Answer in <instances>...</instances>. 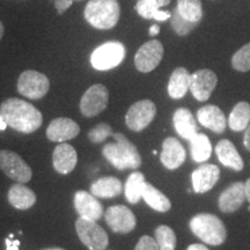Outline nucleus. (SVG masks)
I'll use <instances>...</instances> for the list:
<instances>
[{"instance_id":"nucleus-1","label":"nucleus","mask_w":250,"mask_h":250,"mask_svg":"<svg viewBox=\"0 0 250 250\" xmlns=\"http://www.w3.org/2000/svg\"><path fill=\"white\" fill-rule=\"evenodd\" d=\"M0 116L12 129L22 133H33L43 123L41 111L29 102L11 98L0 104Z\"/></svg>"},{"instance_id":"nucleus-2","label":"nucleus","mask_w":250,"mask_h":250,"mask_svg":"<svg viewBox=\"0 0 250 250\" xmlns=\"http://www.w3.org/2000/svg\"><path fill=\"white\" fill-rule=\"evenodd\" d=\"M112 137L116 142L104 145L102 149L103 156L120 170L139 168L142 165V156L136 146L122 133H114Z\"/></svg>"},{"instance_id":"nucleus-3","label":"nucleus","mask_w":250,"mask_h":250,"mask_svg":"<svg viewBox=\"0 0 250 250\" xmlns=\"http://www.w3.org/2000/svg\"><path fill=\"white\" fill-rule=\"evenodd\" d=\"M83 15L87 22L96 29H111L120 20V4L117 0H89Z\"/></svg>"},{"instance_id":"nucleus-4","label":"nucleus","mask_w":250,"mask_h":250,"mask_svg":"<svg viewBox=\"0 0 250 250\" xmlns=\"http://www.w3.org/2000/svg\"><path fill=\"white\" fill-rule=\"evenodd\" d=\"M190 229L206 245L220 246L227 237V229L217 215L211 213L196 214L190 220Z\"/></svg>"},{"instance_id":"nucleus-5","label":"nucleus","mask_w":250,"mask_h":250,"mask_svg":"<svg viewBox=\"0 0 250 250\" xmlns=\"http://www.w3.org/2000/svg\"><path fill=\"white\" fill-rule=\"evenodd\" d=\"M125 57V46L121 42L111 41L100 45L90 56V62L95 70L108 71L118 66Z\"/></svg>"},{"instance_id":"nucleus-6","label":"nucleus","mask_w":250,"mask_h":250,"mask_svg":"<svg viewBox=\"0 0 250 250\" xmlns=\"http://www.w3.org/2000/svg\"><path fill=\"white\" fill-rule=\"evenodd\" d=\"M76 230L80 241L89 250H104L108 247V234L96 221L79 217Z\"/></svg>"},{"instance_id":"nucleus-7","label":"nucleus","mask_w":250,"mask_h":250,"mask_svg":"<svg viewBox=\"0 0 250 250\" xmlns=\"http://www.w3.org/2000/svg\"><path fill=\"white\" fill-rule=\"evenodd\" d=\"M50 81L45 74L34 70L24 71L18 80V92L30 100L44 98L49 92Z\"/></svg>"},{"instance_id":"nucleus-8","label":"nucleus","mask_w":250,"mask_h":250,"mask_svg":"<svg viewBox=\"0 0 250 250\" xmlns=\"http://www.w3.org/2000/svg\"><path fill=\"white\" fill-rule=\"evenodd\" d=\"M0 169L19 183L29 182L33 177V170L27 162L18 153L8 149H0Z\"/></svg>"},{"instance_id":"nucleus-9","label":"nucleus","mask_w":250,"mask_h":250,"mask_svg":"<svg viewBox=\"0 0 250 250\" xmlns=\"http://www.w3.org/2000/svg\"><path fill=\"white\" fill-rule=\"evenodd\" d=\"M156 107L151 100H142L131 105L126 115L125 123L130 130L140 132L148 126L155 118Z\"/></svg>"},{"instance_id":"nucleus-10","label":"nucleus","mask_w":250,"mask_h":250,"mask_svg":"<svg viewBox=\"0 0 250 250\" xmlns=\"http://www.w3.org/2000/svg\"><path fill=\"white\" fill-rule=\"evenodd\" d=\"M108 88L102 83H95L86 90L80 100V111L83 116L94 117L107 108Z\"/></svg>"},{"instance_id":"nucleus-11","label":"nucleus","mask_w":250,"mask_h":250,"mask_svg":"<svg viewBox=\"0 0 250 250\" xmlns=\"http://www.w3.org/2000/svg\"><path fill=\"white\" fill-rule=\"evenodd\" d=\"M164 45L160 41L151 40L140 46L134 56V65L137 70L143 73H148L158 67L164 57Z\"/></svg>"},{"instance_id":"nucleus-12","label":"nucleus","mask_w":250,"mask_h":250,"mask_svg":"<svg viewBox=\"0 0 250 250\" xmlns=\"http://www.w3.org/2000/svg\"><path fill=\"white\" fill-rule=\"evenodd\" d=\"M105 223L112 232L127 234L136 228L137 219L133 212L124 205L110 206L105 212Z\"/></svg>"},{"instance_id":"nucleus-13","label":"nucleus","mask_w":250,"mask_h":250,"mask_svg":"<svg viewBox=\"0 0 250 250\" xmlns=\"http://www.w3.org/2000/svg\"><path fill=\"white\" fill-rule=\"evenodd\" d=\"M218 83V77L213 71L203 68L191 74L190 92L197 101L205 102L210 99Z\"/></svg>"},{"instance_id":"nucleus-14","label":"nucleus","mask_w":250,"mask_h":250,"mask_svg":"<svg viewBox=\"0 0 250 250\" xmlns=\"http://www.w3.org/2000/svg\"><path fill=\"white\" fill-rule=\"evenodd\" d=\"M247 201L246 183L235 182L221 192L219 196V210L224 213H233L239 210Z\"/></svg>"},{"instance_id":"nucleus-15","label":"nucleus","mask_w":250,"mask_h":250,"mask_svg":"<svg viewBox=\"0 0 250 250\" xmlns=\"http://www.w3.org/2000/svg\"><path fill=\"white\" fill-rule=\"evenodd\" d=\"M80 127L73 120L66 117L56 118L46 129V137L50 142L64 143L71 140L79 134Z\"/></svg>"},{"instance_id":"nucleus-16","label":"nucleus","mask_w":250,"mask_h":250,"mask_svg":"<svg viewBox=\"0 0 250 250\" xmlns=\"http://www.w3.org/2000/svg\"><path fill=\"white\" fill-rule=\"evenodd\" d=\"M220 177V169L218 166L204 164L193 170L191 175L192 188L196 193L210 191Z\"/></svg>"},{"instance_id":"nucleus-17","label":"nucleus","mask_w":250,"mask_h":250,"mask_svg":"<svg viewBox=\"0 0 250 250\" xmlns=\"http://www.w3.org/2000/svg\"><path fill=\"white\" fill-rule=\"evenodd\" d=\"M74 208L79 214V217L89 219V220L98 221L103 214L102 204L92 192L80 190L74 195Z\"/></svg>"},{"instance_id":"nucleus-18","label":"nucleus","mask_w":250,"mask_h":250,"mask_svg":"<svg viewBox=\"0 0 250 250\" xmlns=\"http://www.w3.org/2000/svg\"><path fill=\"white\" fill-rule=\"evenodd\" d=\"M78 162L77 151L73 146L67 143H61L56 146L52 154V165L56 171L66 175L74 170Z\"/></svg>"},{"instance_id":"nucleus-19","label":"nucleus","mask_w":250,"mask_h":250,"mask_svg":"<svg viewBox=\"0 0 250 250\" xmlns=\"http://www.w3.org/2000/svg\"><path fill=\"white\" fill-rule=\"evenodd\" d=\"M186 151L179 140L173 137L165 139L162 143V152L160 155V160L162 165L167 169L175 170L180 168L186 161Z\"/></svg>"},{"instance_id":"nucleus-20","label":"nucleus","mask_w":250,"mask_h":250,"mask_svg":"<svg viewBox=\"0 0 250 250\" xmlns=\"http://www.w3.org/2000/svg\"><path fill=\"white\" fill-rule=\"evenodd\" d=\"M197 120L206 129L215 133L225 132L227 126V120L225 114L217 105H204L197 111Z\"/></svg>"},{"instance_id":"nucleus-21","label":"nucleus","mask_w":250,"mask_h":250,"mask_svg":"<svg viewBox=\"0 0 250 250\" xmlns=\"http://www.w3.org/2000/svg\"><path fill=\"white\" fill-rule=\"evenodd\" d=\"M215 154H217L221 165H224L225 167L230 168L235 171H241L245 167L241 155L237 152L234 144L228 139H221L217 144Z\"/></svg>"},{"instance_id":"nucleus-22","label":"nucleus","mask_w":250,"mask_h":250,"mask_svg":"<svg viewBox=\"0 0 250 250\" xmlns=\"http://www.w3.org/2000/svg\"><path fill=\"white\" fill-rule=\"evenodd\" d=\"M8 203L18 210H28L36 203V195L24 183L13 184L7 193Z\"/></svg>"},{"instance_id":"nucleus-23","label":"nucleus","mask_w":250,"mask_h":250,"mask_svg":"<svg viewBox=\"0 0 250 250\" xmlns=\"http://www.w3.org/2000/svg\"><path fill=\"white\" fill-rule=\"evenodd\" d=\"M173 123L176 132L183 139L190 140L197 134V123L191 111L187 108H180L174 112Z\"/></svg>"},{"instance_id":"nucleus-24","label":"nucleus","mask_w":250,"mask_h":250,"mask_svg":"<svg viewBox=\"0 0 250 250\" xmlns=\"http://www.w3.org/2000/svg\"><path fill=\"white\" fill-rule=\"evenodd\" d=\"M190 83H191V74L188 72L187 68H175L168 83V94L170 98L175 100L184 98L188 90L190 89Z\"/></svg>"},{"instance_id":"nucleus-25","label":"nucleus","mask_w":250,"mask_h":250,"mask_svg":"<svg viewBox=\"0 0 250 250\" xmlns=\"http://www.w3.org/2000/svg\"><path fill=\"white\" fill-rule=\"evenodd\" d=\"M142 197L149 208L158 212L165 213V212H168L171 208L169 198L148 182H145V184H144Z\"/></svg>"},{"instance_id":"nucleus-26","label":"nucleus","mask_w":250,"mask_h":250,"mask_svg":"<svg viewBox=\"0 0 250 250\" xmlns=\"http://www.w3.org/2000/svg\"><path fill=\"white\" fill-rule=\"evenodd\" d=\"M122 182L114 176L101 177L90 186V192L100 198H114L121 195Z\"/></svg>"},{"instance_id":"nucleus-27","label":"nucleus","mask_w":250,"mask_h":250,"mask_svg":"<svg viewBox=\"0 0 250 250\" xmlns=\"http://www.w3.org/2000/svg\"><path fill=\"white\" fill-rule=\"evenodd\" d=\"M190 142V152L192 159L196 162L203 164L208 161L212 154V145L208 137L204 133H197Z\"/></svg>"},{"instance_id":"nucleus-28","label":"nucleus","mask_w":250,"mask_h":250,"mask_svg":"<svg viewBox=\"0 0 250 250\" xmlns=\"http://www.w3.org/2000/svg\"><path fill=\"white\" fill-rule=\"evenodd\" d=\"M250 124V104L248 102H239L230 112L228 125L235 132L245 131Z\"/></svg>"},{"instance_id":"nucleus-29","label":"nucleus","mask_w":250,"mask_h":250,"mask_svg":"<svg viewBox=\"0 0 250 250\" xmlns=\"http://www.w3.org/2000/svg\"><path fill=\"white\" fill-rule=\"evenodd\" d=\"M145 182V176L140 171H134L130 175L124 188L125 198L130 204H137L143 198L142 192Z\"/></svg>"},{"instance_id":"nucleus-30","label":"nucleus","mask_w":250,"mask_h":250,"mask_svg":"<svg viewBox=\"0 0 250 250\" xmlns=\"http://www.w3.org/2000/svg\"><path fill=\"white\" fill-rule=\"evenodd\" d=\"M177 11L190 22L198 23L203 18L201 0H177Z\"/></svg>"},{"instance_id":"nucleus-31","label":"nucleus","mask_w":250,"mask_h":250,"mask_svg":"<svg viewBox=\"0 0 250 250\" xmlns=\"http://www.w3.org/2000/svg\"><path fill=\"white\" fill-rule=\"evenodd\" d=\"M155 240L159 250H175L176 248V234L169 226L160 225L155 229Z\"/></svg>"},{"instance_id":"nucleus-32","label":"nucleus","mask_w":250,"mask_h":250,"mask_svg":"<svg viewBox=\"0 0 250 250\" xmlns=\"http://www.w3.org/2000/svg\"><path fill=\"white\" fill-rule=\"evenodd\" d=\"M232 66L239 72L250 71V43L243 45L233 55Z\"/></svg>"},{"instance_id":"nucleus-33","label":"nucleus","mask_w":250,"mask_h":250,"mask_svg":"<svg viewBox=\"0 0 250 250\" xmlns=\"http://www.w3.org/2000/svg\"><path fill=\"white\" fill-rule=\"evenodd\" d=\"M171 27L175 33L177 34L179 36H187L190 31L195 29V27L197 26L196 22H190L184 19L182 15L180 14V12L176 9H174V12L171 13Z\"/></svg>"},{"instance_id":"nucleus-34","label":"nucleus","mask_w":250,"mask_h":250,"mask_svg":"<svg viewBox=\"0 0 250 250\" xmlns=\"http://www.w3.org/2000/svg\"><path fill=\"white\" fill-rule=\"evenodd\" d=\"M136 11L144 19H155V15L160 11L158 0H138L136 5Z\"/></svg>"},{"instance_id":"nucleus-35","label":"nucleus","mask_w":250,"mask_h":250,"mask_svg":"<svg viewBox=\"0 0 250 250\" xmlns=\"http://www.w3.org/2000/svg\"><path fill=\"white\" fill-rule=\"evenodd\" d=\"M112 129L111 126L107 123H100L94 126L92 130L88 132V138L90 142L95 143V144H100L102 142H104L108 137L112 136Z\"/></svg>"},{"instance_id":"nucleus-36","label":"nucleus","mask_w":250,"mask_h":250,"mask_svg":"<svg viewBox=\"0 0 250 250\" xmlns=\"http://www.w3.org/2000/svg\"><path fill=\"white\" fill-rule=\"evenodd\" d=\"M134 250H159V245L152 236L144 235L139 239Z\"/></svg>"},{"instance_id":"nucleus-37","label":"nucleus","mask_w":250,"mask_h":250,"mask_svg":"<svg viewBox=\"0 0 250 250\" xmlns=\"http://www.w3.org/2000/svg\"><path fill=\"white\" fill-rule=\"evenodd\" d=\"M74 1H83V0H55V6L57 9L58 14H64L67 11L68 7H71V5Z\"/></svg>"},{"instance_id":"nucleus-38","label":"nucleus","mask_w":250,"mask_h":250,"mask_svg":"<svg viewBox=\"0 0 250 250\" xmlns=\"http://www.w3.org/2000/svg\"><path fill=\"white\" fill-rule=\"evenodd\" d=\"M171 18V12L169 11H159L155 15L154 20L156 21H166L168 19Z\"/></svg>"},{"instance_id":"nucleus-39","label":"nucleus","mask_w":250,"mask_h":250,"mask_svg":"<svg viewBox=\"0 0 250 250\" xmlns=\"http://www.w3.org/2000/svg\"><path fill=\"white\" fill-rule=\"evenodd\" d=\"M243 145L247 151L250 152V124L247 126V129L245 130V136H243Z\"/></svg>"},{"instance_id":"nucleus-40","label":"nucleus","mask_w":250,"mask_h":250,"mask_svg":"<svg viewBox=\"0 0 250 250\" xmlns=\"http://www.w3.org/2000/svg\"><path fill=\"white\" fill-rule=\"evenodd\" d=\"M6 246H7V250H19L20 241L19 240L11 241V239H6Z\"/></svg>"},{"instance_id":"nucleus-41","label":"nucleus","mask_w":250,"mask_h":250,"mask_svg":"<svg viewBox=\"0 0 250 250\" xmlns=\"http://www.w3.org/2000/svg\"><path fill=\"white\" fill-rule=\"evenodd\" d=\"M187 250H210V249H208V247L199 245V243H195V245H191V246L188 247Z\"/></svg>"},{"instance_id":"nucleus-42","label":"nucleus","mask_w":250,"mask_h":250,"mask_svg":"<svg viewBox=\"0 0 250 250\" xmlns=\"http://www.w3.org/2000/svg\"><path fill=\"white\" fill-rule=\"evenodd\" d=\"M160 33V27L158 24H153V26L149 28V35L151 36H156Z\"/></svg>"},{"instance_id":"nucleus-43","label":"nucleus","mask_w":250,"mask_h":250,"mask_svg":"<svg viewBox=\"0 0 250 250\" xmlns=\"http://www.w3.org/2000/svg\"><path fill=\"white\" fill-rule=\"evenodd\" d=\"M246 192H247V201L249 202V211H250V179L246 182Z\"/></svg>"},{"instance_id":"nucleus-44","label":"nucleus","mask_w":250,"mask_h":250,"mask_svg":"<svg viewBox=\"0 0 250 250\" xmlns=\"http://www.w3.org/2000/svg\"><path fill=\"white\" fill-rule=\"evenodd\" d=\"M158 2H159V6H160V7H164V6L169 5L170 0H158Z\"/></svg>"},{"instance_id":"nucleus-45","label":"nucleus","mask_w":250,"mask_h":250,"mask_svg":"<svg viewBox=\"0 0 250 250\" xmlns=\"http://www.w3.org/2000/svg\"><path fill=\"white\" fill-rule=\"evenodd\" d=\"M6 126H7V124L5 123V121L2 120V117L0 116V131L1 130H5L6 129Z\"/></svg>"},{"instance_id":"nucleus-46","label":"nucleus","mask_w":250,"mask_h":250,"mask_svg":"<svg viewBox=\"0 0 250 250\" xmlns=\"http://www.w3.org/2000/svg\"><path fill=\"white\" fill-rule=\"evenodd\" d=\"M4 31H5L4 24H2L1 21H0V40H1L2 36H4Z\"/></svg>"},{"instance_id":"nucleus-47","label":"nucleus","mask_w":250,"mask_h":250,"mask_svg":"<svg viewBox=\"0 0 250 250\" xmlns=\"http://www.w3.org/2000/svg\"><path fill=\"white\" fill-rule=\"evenodd\" d=\"M52 250H61V249H52Z\"/></svg>"}]
</instances>
